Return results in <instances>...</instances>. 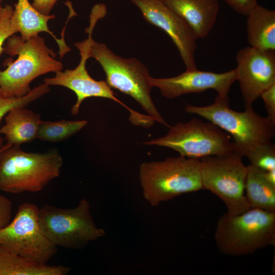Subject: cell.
I'll return each mask as SVG.
<instances>
[{
	"label": "cell",
	"mask_w": 275,
	"mask_h": 275,
	"mask_svg": "<svg viewBox=\"0 0 275 275\" xmlns=\"http://www.w3.org/2000/svg\"><path fill=\"white\" fill-rule=\"evenodd\" d=\"M6 53L18 56L14 62L0 70V96L21 97L29 93L30 84L37 77L49 72L62 70L63 64L57 60L56 53L45 44L38 35L27 40L12 35L4 47Z\"/></svg>",
	"instance_id": "obj_1"
},
{
	"label": "cell",
	"mask_w": 275,
	"mask_h": 275,
	"mask_svg": "<svg viewBox=\"0 0 275 275\" xmlns=\"http://www.w3.org/2000/svg\"><path fill=\"white\" fill-rule=\"evenodd\" d=\"M214 239L219 252L239 256L275 244V212L250 208L238 214L227 212L218 218Z\"/></svg>",
	"instance_id": "obj_2"
},
{
	"label": "cell",
	"mask_w": 275,
	"mask_h": 275,
	"mask_svg": "<svg viewBox=\"0 0 275 275\" xmlns=\"http://www.w3.org/2000/svg\"><path fill=\"white\" fill-rule=\"evenodd\" d=\"M7 144L0 153V190L40 191L60 175L63 159L57 150L27 152L20 146Z\"/></svg>",
	"instance_id": "obj_3"
},
{
	"label": "cell",
	"mask_w": 275,
	"mask_h": 275,
	"mask_svg": "<svg viewBox=\"0 0 275 275\" xmlns=\"http://www.w3.org/2000/svg\"><path fill=\"white\" fill-rule=\"evenodd\" d=\"M139 178L143 196L152 206L203 189L200 159L180 155L142 163Z\"/></svg>",
	"instance_id": "obj_4"
},
{
	"label": "cell",
	"mask_w": 275,
	"mask_h": 275,
	"mask_svg": "<svg viewBox=\"0 0 275 275\" xmlns=\"http://www.w3.org/2000/svg\"><path fill=\"white\" fill-rule=\"evenodd\" d=\"M185 111L201 116L219 127L233 139L234 151L243 157L255 146L271 141L275 133V122L257 114L252 106L243 112L229 107L228 95H217L209 105L198 106L187 104Z\"/></svg>",
	"instance_id": "obj_5"
},
{
	"label": "cell",
	"mask_w": 275,
	"mask_h": 275,
	"mask_svg": "<svg viewBox=\"0 0 275 275\" xmlns=\"http://www.w3.org/2000/svg\"><path fill=\"white\" fill-rule=\"evenodd\" d=\"M89 56L101 65L106 75L105 81L111 89L129 95L155 122L170 127L153 102L151 77L146 66L135 58L126 59L116 55L105 44L96 42L93 38Z\"/></svg>",
	"instance_id": "obj_6"
},
{
	"label": "cell",
	"mask_w": 275,
	"mask_h": 275,
	"mask_svg": "<svg viewBox=\"0 0 275 275\" xmlns=\"http://www.w3.org/2000/svg\"><path fill=\"white\" fill-rule=\"evenodd\" d=\"M38 219L45 235L57 247L80 249L105 235L95 223L86 199L72 208L45 204L39 208Z\"/></svg>",
	"instance_id": "obj_7"
},
{
	"label": "cell",
	"mask_w": 275,
	"mask_h": 275,
	"mask_svg": "<svg viewBox=\"0 0 275 275\" xmlns=\"http://www.w3.org/2000/svg\"><path fill=\"white\" fill-rule=\"evenodd\" d=\"M143 143L167 147L177 151L180 156L199 159L225 155L234 151L230 134L209 121L204 122L197 118L170 126L164 136Z\"/></svg>",
	"instance_id": "obj_8"
},
{
	"label": "cell",
	"mask_w": 275,
	"mask_h": 275,
	"mask_svg": "<svg viewBox=\"0 0 275 275\" xmlns=\"http://www.w3.org/2000/svg\"><path fill=\"white\" fill-rule=\"evenodd\" d=\"M200 160L203 189L217 196L225 205L227 213L236 215L250 208L244 191L248 168L241 155L233 151Z\"/></svg>",
	"instance_id": "obj_9"
},
{
	"label": "cell",
	"mask_w": 275,
	"mask_h": 275,
	"mask_svg": "<svg viewBox=\"0 0 275 275\" xmlns=\"http://www.w3.org/2000/svg\"><path fill=\"white\" fill-rule=\"evenodd\" d=\"M95 25V22H90L89 26L86 30L89 35L88 38L74 44L80 54L78 65L73 69L57 71L54 77L45 78L44 83L49 86H60L66 87L75 94L77 100L71 109V114L73 115L78 113L80 105L86 99L90 97L104 98L111 99L124 106L129 112V120L133 125L145 128L151 127L155 121L150 116L137 112L126 105L116 96V94L106 81L93 79L87 70L86 64L87 60L90 58V43Z\"/></svg>",
	"instance_id": "obj_10"
},
{
	"label": "cell",
	"mask_w": 275,
	"mask_h": 275,
	"mask_svg": "<svg viewBox=\"0 0 275 275\" xmlns=\"http://www.w3.org/2000/svg\"><path fill=\"white\" fill-rule=\"evenodd\" d=\"M39 208L33 203L19 205L12 221L0 229V245L6 250L46 264L58 252L43 232Z\"/></svg>",
	"instance_id": "obj_11"
},
{
	"label": "cell",
	"mask_w": 275,
	"mask_h": 275,
	"mask_svg": "<svg viewBox=\"0 0 275 275\" xmlns=\"http://www.w3.org/2000/svg\"><path fill=\"white\" fill-rule=\"evenodd\" d=\"M129 1L139 9L148 23L169 36L180 53L186 70L197 69L195 58L197 38L187 22L161 0Z\"/></svg>",
	"instance_id": "obj_12"
},
{
	"label": "cell",
	"mask_w": 275,
	"mask_h": 275,
	"mask_svg": "<svg viewBox=\"0 0 275 275\" xmlns=\"http://www.w3.org/2000/svg\"><path fill=\"white\" fill-rule=\"evenodd\" d=\"M235 68L245 107L275 84V52L247 46L238 50Z\"/></svg>",
	"instance_id": "obj_13"
},
{
	"label": "cell",
	"mask_w": 275,
	"mask_h": 275,
	"mask_svg": "<svg viewBox=\"0 0 275 275\" xmlns=\"http://www.w3.org/2000/svg\"><path fill=\"white\" fill-rule=\"evenodd\" d=\"M237 80L236 69L223 73L198 70H186L177 76L169 78L151 77L152 87L159 89L165 97L173 99L182 95L201 93L213 89L217 95H228L232 84Z\"/></svg>",
	"instance_id": "obj_14"
},
{
	"label": "cell",
	"mask_w": 275,
	"mask_h": 275,
	"mask_svg": "<svg viewBox=\"0 0 275 275\" xmlns=\"http://www.w3.org/2000/svg\"><path fill=\"white\" fill-rule=\"evenodd\" d=\"M161 1L187 22L197 39L207 37L215 23L217 0Z\"/></svg>",
	"instance_id": "obj_15"
},
{
	"label": "cell",
	"mask_w": 275,
	"mask_h": 275,
	"mask_svg": "<svg viewBox=\"0 0 275 275\" xmlns=\"http://www.w3.org/2000/svg\"><path fill=\"white\" fill-rule=\"evenodd\" d=\"M54 18V15H47L39 12L28 0H18L15 4L11 21L17 32L20 33L23 40H27L41 32L48 33L57 42L59 48V53L62 58L71 49L66 44L64 38L58 39L49 29L48 21Z\"/></svg>",
	"instance_id": "obj_16"
},
{
	"label": "cell",
	"mask_w": 275,
	"mask_h": 275,
	"mask_svg": "<svg viewBox=\"0 0 275 275\" xmlns=\"http://www.w3.org/2000/svg\"><path fill=\"white\" fill-rule=\"evenodd\" d=\"M42 122L39 114L25 107L11 109L6 115L5 124L0 128L7 143L20 146L37 138Z\"/></svg>",
	"instance_id": "obj_17"
},
{
	"label": "cell",
	"mask_w": 275,
	"mask_h": 275,
	"mask_svg": "<svg viewBox=\"0 0 275 275\" xmlns=\"http://www.w3.org/2000/svg\"><path fill=\"white\" fill-rule=\"evenodd\" d=\"M246 16L247 39L250 46L274 51L275 11L257 4Z\"/></svg>",
	"instance_id": "obj_18"
},
{
	"label": "cell",
	"mask_w": 275,
	"mask_h": 275,
	"mask_svg": "<svg viewBox=\"0 0 275 275\" xmlns=\"http://www.w3.org/2000/svg\"><path fill=\"white\" fill-rule=\"evenodd\" d=\"M70 270L66 266L38 263L0 245V275H66Z\"/></svg>",
	"instance_id": "obj_19"
},
{
	"label": "cell",
	"mask_w": 275,
	"mask_h": 275,
	"mask_svg": "<svg viewBox=\"0 0 275 275\" xmlns=\"http://www.w3.org/2000/svg\"><path fill=\"white\" fill-rule=\"evenodd\" d=\"M245 196L250 208L275 212V185L269 182L264 170L247 166Z\"/></svg>",
	"instance_id": "obj_20"
},
{
	"label": "cell",
	"mask_w": 275,
	"mask_h": 275,
	"mask_svg": "<svg viewBox=\"0 0 275 275\" xmlns=\"http://www.w3.org/2000/svg\"><path fill=\"white\" fill-rule=\"evenodd\" d=\"M88 123L87 120L42 121L37 139L50 142L64 141L75 134Z\"/></svg>",
	"instance_id": "obj_21"
},
{
	"label": "cell",
	"mask_w": 275,
	"mask_h": 275,
	"mask_svg": "<svg viewBox=\"0 0 275 275\" xmlns=\"http://www.w3.org/2000/svg\"><path fill=\"white\" fill-rule=\"evenodd\" d=\"M251 164L264 171L275 169V146L271 141L255 146L246 151Z\"/></svg>",
	"instance_id": "obj_22"
},
{
	"label": "cell",
	"mask_w": 275,
	"mask_h": 275,
	"mask_svg": "<svg viewBox=\"0 0 275 275\" xmlns=\"http://www.w3.org/2000/svg\"><path fill=\"white\" fill-rule=\"evenodd\" d=\"M49 91V86L43 83L34 87L29 93L21 97L4 98L0 96V123L11 109L25 107Z\"/></svg>",
	"instance_id": "obj_23"
},
{
	"label": "cell",
	"mask_w": 275,
	"mask_h": 275,
	"mask_svg": "<svg viewBox=\"0 0 275 275\" xmlns=\"http://www.w3.org/2000/svg\"><path fill=\"white\" fill-rule=\"evenodd\" d=\"M13 11V7L8 5L2 7L0 11V56L4 51L3 44L5 41L17 33L11 21Z\"/></svg>",
	"instance_id": "obj_24"
},
{
	"label": "cell",
	"mask_w": 275,
	"mask_h": 275,
	"mask_svg": "<svg viewBox=\"0 0 275 275\" xmlns=\"http://www.w3.org/2000/svg\"><path fill=\"white\" fill-rule=\"evenodd\" d=\"M267 113V117L275 122V84L263 91L260 95Z\"/></svg>",
	"instance_id": "obj_25"
},
{
	"label": "cell",
	"mask_w": 275,
	"mask_h": 275,
	"mask_svg": "<svg viewBox=\"0 0 275 275\" xmlns=\"http://www.w3.org/2000/svg\"><path fill=\"white\" fill-rule=\"evenodd\" d=\"M12 209L11 201L5 196L0 195V229L11 221Z\"/></svg>",
	"instance_id": "obj_26"
},
{
	"label": "cell",
	"mask_w": 275,
	"mask_h": 275,
	"mask_svg": "<svg viewBox=\"0 0 275 275\" xmlns=\"http://www.w3.org/2000/svg\"><path fill=\"white\" fill-rule=\"evenodd\" d=\"M235 11L246 16L258 4L257 0H224Z\"/></svg>",
	"instance_id": "obj_27"
},
{
	"label": "cell",
	"mask_w": 275,
	"mask_h": 275,
	"mask_svg": "<svg viewBox=\"0 0 275 275\" xmlns=\"http://www.w3.org/2000/svg\"><path fill=\"white\" fill-rule=\"evenodd\" d=\"M58 0H33V6L39 12L49 15Z\"/></svg>",
	"instance_id": "obj_28"
},
{
	"label": "cell",
	"mask_w": 275,
	"mask_h": 275,
	"mask_svg": "<svg viewBox=\"0 0 275 275\" xmlns=\"http://www.w3.org/2000/svg\"><path fill=\"white\" fill-rule=\"evenodd\" d=\"M7 144H3V139L0 136V153L6 147Z\"/></svg>",
	"instance_id": "obj_29"
},
{
	"label": "cell",
	"mask_w": 275,
	"mask_h": 275,
	"mask_svg": "<svg viewBox=\"0 0 275 275\" xmlns=\"http://www.w3.org/2000/svg\"><path fill=\"white\" fill-rule=\"evenodd\" d=\"M2 7L0 5V11H1V8H2Z\"/></svg>",
	"instance_id": "obj_30"
},
{
	"label": "cell",
	"mask_w": 275,
	"mask_h": 275,
	"mask_svg": "<svg viewBox=\"0 0 275 275\" xmlns=\"http://www.w3.org/2000/svg\"><path fill=\"white\" fill-rule=\"evenodd\" d=\"M0 3H1V0H0ZM0 5H1V4H0Z\"/></svg>",
	"instance_id": "obj_31"
}]
</instances>
